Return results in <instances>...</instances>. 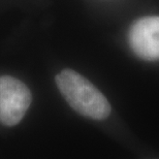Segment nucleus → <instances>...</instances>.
I'll list each match as a JSON object with an SVG mask.
<instances>
[{
	"mask_svg": "<svg viewBox=\"0 0 159 159\" xmlns=\"http://www.w3.org/2000/svg\"><path fill=\"white\" fill-rule=\"evenodd\" d=\"M55 81L65 100L82 116L93 120H104L110 116L111 106L106 96L79 72L63 69Z\"/></svg>",
	"mask_w": 159,
	"mask_h": 159,
	"instance_id": "f257e3e1",
	"label": "nucleus"
},
{
	"mask_svg": "<svg viewBox=\"0 0 159 159\" xmlns=\"http://www.w3.org/2000/svg\"><path fill=\"white\" fill-rule=\"evenodd\" d=\"M31 101V92L23 82L11 75L0 77V123L8 127L19 124Z\"/></svg>",
	"mask_w": 159,
	"mask_h": 159,
	"instance_id": "f03ea898",
	"label": "nucleus"
},
{
	"mask_svg": "<svg viewBox=\"0 0 159 159\" xmlns=\"http://www.w3.org/2000/svg\"><path fill=\"white\" fill-rule=\"evenodd\" d=\"M128 39L130 48L139 58L159 60V17H145L135 21Z\"/></svg>",
	"mask_w": 159,
	"mask_h": 159,
	"instance_id": "7ed1b4c3",
	"label": "nucleus"
}]
</instances>
